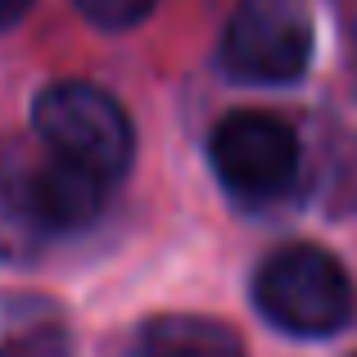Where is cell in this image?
<instances>
[{
  "mask_svg": "<svg viewBox=\"0 0 357 357\" xmlns=\"http://www.w3.org/2000/svg\"><path fill=\"white\" fill-rule=\"evenodd\" d=\"M253 307L262 321L298 340L340 335L357 312V289L344 262L321 244H280L253 271Z\"/></svg>",
  "mask_w": 357,
  "mask_h": 357,
  "instance_id": "obj_1",
  "label": "cell"
},
{
  "mask_svg": "<svg viewBox=\"0 0 357 357\" xmlns=\"http://www.w3.org/2000/svg\"><path fill=\"white\" fill-rule=\"evenodd\" d=\"M36 145L54 149L59 158L86 172L118 181L136 158V127L127 109L91 82H54L32 100Z\"/></svg>",
  "mask_w": 357,
  "mask_h": 357,
  "instance_id": "obj_2",
  "label": "cell"
},
{
  "mask_svg": "<svg viewBox=\"0 0 357 357\" xmlns=\"http://www.w3.org/2000/svg\"><path fill=\"white\" fill-rule=\"evenodd\" d=\"M317 50L307 0H240L222 27L218 63L244 86H285L303 77Z\"/></svg>",
  "mask_w": 357,
  "mask_h": 357,
  "instance_id": "obj_3",
  "label": "cell"
},
{
  "mask_svg": "<svg viewBox=\"0 0 357 357\" xmlns=\"http://www.w3.org/2000/svg\"><path fill=\"white\" fill-rule=\"evenodd\" d=\"M109 181L59 158L54 149H9L0 167V204L27 231H82L100 218Z\"/></svg>",
  "mask_w": 357,
  "mask_h": 357,
  "instance_id": "obj_4",
  "label": "cell"
},
{
  "mask_svg": "<svg viewBox=\"0 0 357 357\" xmlns=\"http://www.w3.org/2000/svg\"><path fill=\"white\" fill-rule=\"evenodd\" d=\"M208 163L236 199L267 204L294 185L298 136L285 118L267 114V109H236L213 127Z\"/></svg>",
  "mask_w": 357,
  "mask_h": 357,
  "instance_id": "obj_5",
  "label": "cell"
},
{
  "mask_svg": "<svg viewBox=\"0 0 357 357\" xmlns=\"http://www.w3.org/2000/svg\"><path fill=\"white\" fill-rule=\"evenodd\" d=\"M136 357H249L236 326L199 312H163L140 331Z\"/></svg>",
  "mask_w": 357,
  "mask_h": 357,
  "instance_id": "obj_6",
  "label": "cell"
},
{
  "mask_svg": "<svg viewBox=\"0 0 357 357\" xmlns=\"http://www.w3.org/2000/svg\"><path fill=\"white\" fill-rule=\"evenodd\" d=\"M0 357H73V335L63 326H27L0 340Z\"/></svg>",
  "mask_w": 357,
  "mask_h": 357,
  "instance_id": "obj_7",
  "label": "cell"
},
{
  "mask_svg": "<svg viewBox=\"0 0 357 357\" xmlns=\"http://www.w3.org/2000/svg\"><path fill=\"white\" fill-rule=\"evenodd\" d=\"M158 0H77L82 18L96 23L100 32H127V27H140L149 14H154Z\"/></svg>",
  "mask_w": 357,
  "mask_h": 357,
  "instance_id": "obj_8",
  "label": "cell"
},
{
  "mask_svg": "<svg viewBox=\"0 0 357 357\" xmlns=\"http://www.w3.org/2000/svg\"><path fill=\"white\" fill-rule=\"evenodd\" d=\"M27 9H32V0H0V32L18 27L27 18Z\"/></svg>",
  "mask_w": 357,
  "mask_h": 357,
  "instance_id": "obj_9",
  "label": "cell"
},
{
  "mask_svg": "<svg viewBox=\"0 0 357 357\" xmlns=\"http://www.w3.org/2000/svg\"><path fill=\"white\" fill-rule=\"evenodd\" d=\"M353 357H357V353H353Z\"/></svg>",
  "mask_w": 357,
  "mask_h": 357,
  "instance_id": "obj_10",
  "label": "cell"
}]
</instances>
